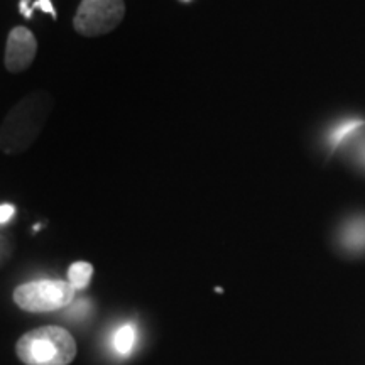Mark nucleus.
Segmentation results:
<instances>
[{
	"instance_id": "f257e3e1",
	"label": "nucleus",
	"mask_w": 365,
	"mask_h": 365,
	"mask_svg": "<svg viewBox=\"0 0 365 365\" xmlns=\"http://www.w3.org/2000/svg\"><path fill=\"white\" fill-rule=\"evenodd\" d=\"M53 110V98L46 91H34L9 110L0 125V150L21 154L36 143Z\"/></svg>"
},
{
	"instance_id": "f03ea898",
	"label": "nucleus",
	"mask_w": 365,
	"mask_h": 365,
	"mask_svg": "<svg viewBox=\"0 0 365 365\" xmlns=\"http://www.w3.org/2000/svg\"><path fill=\"white\" fill-rule=\"evenodd\" d=\"M17 357L26 365H68L76 355V344L61 327H41L21 336Z\"/></svg>"
},
{
	"instance_id": "7ed1b4c3",
	"label": "nucleus",
	"mask_w": 365,
	"mask_h": 365,
	"mask_svg": "<svg viewBox=\"0 0 365 365\" xmlns=\"http://www.w3.org/2000/svg\"><path fill=\"white\" fill-rule=\"evenodd\" d=\"M76 289L68 281L41 279L21 284L14 291V301L26 312L48 313L70 307Z\"/></svg>"
},
{
	"instance_id": "20e7f679",
	"label": "nucleus",
	"mask_w": 365,
	"mask_h": 365,
	"mask_svg": "<svg viewBox=\"0 0 365 365\" xmlns=\"http://www.w3.org/2000/svg\"><path fill=\"white\" fill-rule=\"evenodd\" d=\"M124 16V0H81L73 26L80 36L97 38L115 29Z\"/></svg>"
},
{
	"instance_id": "39448f33",
	"label": "nucleus",
	"mask_w": 365,
	"mask_h": 365,
	"mask_svg": "<svg viewBox=\"0 0 365 365\" xmlns=\"http://www.w3.org/2000/svg\"><path fill=\"white\" fill-rule=\"evenodd\" d=\"M38 53V41L24 26H17L9 33L6 46V68L11 73H21L33 65Z\"/></svg>"
},
{
	"instance_id": "423d86ee",
	"label": "nucleus",
	"mask_w": 365,
	"mask_h": 365,
	"mask_svg": "<svg viewBox=\"0 0 365 365\" xmlns=\"http://www.w3.org/2000/svg\"><path fill=\"white\" fill-rule=\"evenodd\" d=\"M341 245L350 252L365 250V217H355L345 223L340 234Z\"/></svg>"
},
{
	"instance_id": "0eeeda50",
	"label": "nucleus",
	"mask_w": 365,
	"mask_h": 365,
	"mask_svg": "<svg viewBox=\"0 0 365 365\" xmlns=\"http://www.w3.org/2000/svg\"><path fill=\"white\" fill-rule=\"evenodd\" d=\"M365 125V120L362 118H346V120H341L340 124L333 127L330 135H328V144L331 145L333 149L339 148L345 143L346 139H350L354 134H357L359 129H362Z\"/></svg>"
},
{
	"instance_id": "6e6552de",
	"label": "nucleus",
	"mask_w": 365,
	"mask_h": 365,
	"mask_svg": "<svg viewBox=\"0 0 365 365\" xmlns=\"http://www.w3.org/2000/svg\"><path fill=\"white\" fill-rule=\"evenodd\" d=\"M137 341V328L132 325V323H127V325L120 327L113 335V349L118 355L122 357H127V355L132 354Z\"/></svg>"
},
{
	"instance_id": "1a4fd4ad",
	"label": "nucleus",
	"mask_w": 365,
	"mask_h": 365,
	"mask_svg": "<svg viewBox=\"0 0 365 365\" xmlns=\"http://www.w3.org/2000/svg\"><path fill=\"white\" fill-rule=\"evenodd\" d=\"M91 276H93V266L90 262H75L68 269V282L76 291L85 289L90 284Z\"/></svg>"
},
{
	"instance_id": "9d476101",
	"label": "nucleus",
	"mask_w": 365,
	"mask_h": 365,
	"mask_svg": "<svg viewBox=\"0 0 365 365\" xmlns=\"http://www.w3.org/2000/svg\"><path fill=\"white\" fill-rule=\"evenodd\" d=\"M14 213H16V208L12 207V205H0V225H4V223H7L11 218L14 217Z\"/></svg>"
},
{
	"instance_id": "9b49d317",
	"label": "nucleus",
	"mask_w": 365,
	"mask_h": 365,
	"mask_svg": "<svg viewBox=\"0 0 365 365\" xmlns=\"http://www.w3.org/2000/svg\"><path fill=\"white\" fill-rule=\"evenodd\" d=\"M31 9H33V11H34V9H41V11L51 14L53 17H56V11H54L53 4L49 2V0H38V2H34V6L31 7Z\"/></svg>"
},
{
	"instance_id": "f8f14e48",
	"label": "nucleus",
	"mask_w": 365,
	"mask_h": 365,
	"mask_svg": "<svg viewBox=\"0 0 365 365\" xmlns=\"http://www.w3.org/2000/svg\"><path fill=\"white\" fill-rule=\"evenodd\" d=\"M21 14L27 19H31V16H33V9L29 7V0H22L21 2Z\"/></svg>"
},
{
	"instance_id": "ddd939ff",
	"label": "nucleus",
	"mask_w": 365,
	"mask_h": 365,
	"mask_svg": "<svg viewBox=\"0 0 365 365\" xmlns=\"http://www.w3.org/2000/svg\"><path fill=\"white\" fill-rule=\"evenodd\" d=\"M357 158H359V161L364 164L365 166V140L362 144L359 145V149H357Z\"/></svg>"
}]
</instances>
